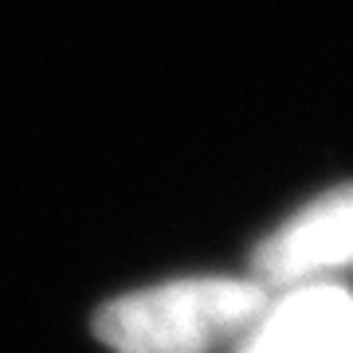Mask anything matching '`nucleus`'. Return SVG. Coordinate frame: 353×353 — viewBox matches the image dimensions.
Segmentation results:
<instances>
[{
  "label": "nucleus",
  "mask_w": 353,
  "mask_h": 353,
  "mask_svg": "<svg viewBox=\"0 0 353 353\" xmlns=\"http://www.w3.org/2000/svg\"><path fill=\"white\" fill-rule=\"evenodd\" d=\"M263 310L267 287L255 279H173L106 303L94 334L114 353H212Z\"/></svg>",
  "instance_id": "f257e3e1"
},
{
  "label": "nucleus",
  "mask_w": 353,
  "mask_h": 353,
  "mask_svg": "<svg viewBox=\"0 0 353 353\" xmlns=\"http://www.w3.org/2000/svg\"><path fill=\"white\" fill-rule=\"evenodd\" d=\"M338 267H353V185L318 196L255 248L263 287H303Z\"/></svg>",
  "instance_id": "f03ea898"
},
{
  "label": "nucleus",
  "mask_w": 353,
  "mask_h": 353,
  "mask_svg": "<svg viewBox=\"0 0 353 353\" xmlns=\"http://www.w3.org/2000/svg\"><path fill=\"white\" fill-rule=\"evenodd\" d=\"M243 353H353V294L334 283H303L275 310Z\"/></svg>",
  "instance_id": "7ed1b4c3"
}]
</instances>
